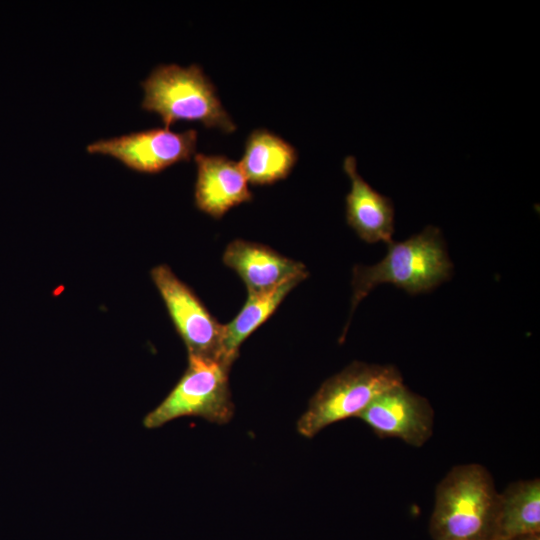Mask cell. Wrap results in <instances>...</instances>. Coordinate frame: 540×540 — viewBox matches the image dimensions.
Instances as JSON below:
<instances>
[{
  "instance_id": "1",
  "label": "cell",
  "mask_w": 540,
  "mask_h": 540,
  "mask_svg": "<svg viewBox=\"0 0 540 540\" xmlns=\"http://www.w3.org/2000/svg\"><path fill=\"white\" fill-rule=\"evenodd\" d=\"M387 245L386 256L370 266L355 265L352 270V297L349 320L359 303L377 286L390 283L409 294L427 292L447 281L453 264L438 227L428 225L420 233Z\"/></svg>"
},
{
  "instance_id": "2",
  "label": "cell",
  "mask_w": 540,
  "mask_h": 540,
  "mask_svg": "<svg viewBox=\"0 0 540 540\" xmlns=\"http://www.w3.org/2000/svg\"><path fill=\"white\" fill-rule=\"evenodd\" d=\"M499 493L476 463L454 466L440 481L430 519L433 540H497Z\"/></svg>"
},
{
  "instance_id": "3",
  "label": "cell",
  "mask_w": 540,
  "mask_h": 540,
  "mask_svg": "<svg viewBox=\"0 0 540 540\" xmlns=\"http://www.w3.org/2000/svg\"><path fill=\"white\" fill-rule=\"evenodd\" d=\"M144 98L141 107L155 112L164 127L179 120L199 121L207 128L224 133L236 124L222 105L217 89L198 64L182 67L175 63L156 66L141 82Z\"/></svg>"
},
{
  "instance_id": "4",
  "label": "cell",
  "mask_w": 540,
  "mask_h": 540,
  "mask_svg": "<svg viewBox=\"0 0 540 540\" xmlns=\"http://www.w3.org/2000/svg\"><path fill=\"white\" fill-rule=\"evenodd\" d=\"M403 383L393 365L354 361L328 378L309 401L297 422V431L312 438L325 427L357 417L379 394Z\"/></svg>"
},
{
  "instance_id": "5",
  "label": "cell",
  "mask_w": 540,
  "mask_h": 540,
  "mask_svg": "<svg viewBox=\"0 0 540 540\" xmlns=\"http://www.w3.org/2000/svg\"><path fill=\"white\" fill-rule=\"evenodd\" d=\"M231 366L221 360L188 354V366L166 398L143 419L148 429L169 421L197 416L216 423H228L234 414L229 388Z\"/></svg>"
},
{
  "instance_id": "6",
  "label": "cell",
  "mask_w": 540,
  "mask_h": 540,
  "mask_svg": "<svg viewBox=\"0 0 540 540\" xmlns=\"http://www.w3.org/2000/svg\"><path fill=\"white\" fill-rule=\"evenodd\" d=\"M198 133L195 129L175 132L156 127L90 143L86 150L118 159L128 168L155 174L196 153Z\"/></svg>"
},
{
  "instance_id": "7",
  "label": "cell",
  "mask_w": 540,
  "mask_h": 540,
  "mask_svg": "<svg viewBox=\"0 0 540 540\" xmlns=\"http://www.w3.org/2000/svg\"><path fill=\"white\" fill-rule=\"evenodd\" d=\"M151 278L188 354L222 361L223 324L211 315L196 294L167 265L153 268Z\"/></svg>"
},
{
  "instance_id": "8",
  "label": "cell",
  "mask_w": 540,
  "mask_h": 540,
  "mask_svg": "<svg viewBox=\"0 0 540 540\" xmlns=\"http://www.w3.org/2000/svg\"><path fill=\"white\" fill-rule=\"evenodd\" d=\"M357 417L378 437L399 438L413 447L423 446L433 434L432 406L403 383L379 394Z\"/></svg>"
},
{
  "instance_id": "9",
  "label": "cell",
  "mask_w": 540,
  "mask_h": 540,
  "mask_svg": "<svg viewBox=\"0 0 540 540\" xmlns=\"http://www.w3.org/2000/svg\"><path fill=\"white\" fill-rule=\"evenodd\" d=\"M197 166L194 199L196 207L213 218L252 200L248 180L240 165L225 155H194Z\"/></svg>"
},
{
  "instance_id": "10",
  "label": "cell",
  "mask_w": 540,
  "mask_h": 540,
  "mask_svg": "<svg viewBox=\"0 0 540 540\" xmlns=\"http://www.w3.org/2000/svg\"><path fill=\"white\" fill-rule=\"evenodd\" d=\"M222 261L239 275L248 294L270 290L294 277L307 278L309 274L303 263L263 244L242 239L227 245Z\"/></svg>"
},
{
  "instance_id": "11",
  "label": "cell",
  "mask_w": 540,
  "mask_h": 540,
  "mask_svg": "<svg viewBox=\"0 0 540 540\" xmlns=\"http://www.w3.org/2000/svg\"><path fill=\"white\" fill-rule=\"evenodd\" d=\"M351 188L346 195V220L358 237L367 243H389L394 234L395 209L392 200L380 194L357 171L352 155L343 161Z\"/></svg>"
},
{
  "instance_id": "12",
  "label": "cell",
  "mask_w": 540,
  "mask_h": 540,
  "mask_svg": "<svg viewBox=\"0 0 540 540\" xmlns=\"http://www.w3.org/2000/svg\"><path fill=\"white\" fill-rule=\"evenodd\" d=\"M298 160L296 148L266 128L248 135L240 165L249 183L269 185L283 180Z\"/></svg>"
},
{
  "instance_id": "13",
  "label": "cell",
  "mask_w": 540,
  "mask_h": 540,
  "mask_svg": "<svg viewBox=\"0 0 540 540\" xmlns=\"http://www.w3.org/2000/svg\"><path fill=\"white\" fill-rule=\"evenodd\" d=\"M304 279L294 277L280 285L259 293L248 294L239 313L223 324L221 358L231 366L238 357L241 344L260 327L278 308L284 298Z\"/></svg>"
},
{
  "instance_id": "14",
  "label": "cell",
  "mask_w": 540,
  "mask_h": 540,
  "mask_svg": "<svg viewBox=\"0 0 540 540\" xmlns=\"http://www.w3.org/2000/svg\"><path fill=\"white\" fill-rule=\"evenodd\" d=\"M540 532V480H521L499 493L497 540Z\"/></svg>"
},
{
  "instance_id": "15",
  "label": "cell",
  "mask_w": 540,
  "mask_h": 540,
  "mask_svg": "<svg viewBox=\"0 0 540 540\" xmlns=\"http://www.w3.org/2000/svg\"><path fill=\"white\" fill-rule=\"evenodd\" d=\"M508 540H540V532L522 534Z\"/></svg>"
}]
</instances>
